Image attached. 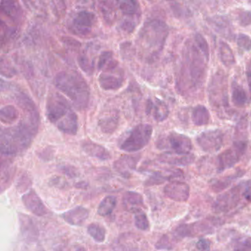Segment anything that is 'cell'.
<instances>
[{"mask_svg":"<svg viewBox=\"0 0 251 251\" xmlns=\"http://www.w3.org/2000/svg\"><path fill=\"white\" fill-rule=\"evenodd\" d=\"M118 4L119 8L124 15L136 16L140 12L139 2L136 1H121Z\"/></svg>","mask_w":251,"mask_h":251,"instance_id":"cell-36","label":"cell"},{"mask_svg":"<svg viewBox=\"0 0 251 251\" xmlns=\"http://www.w3.org/2000/svg\"><path fill=\"white\" fill-rule=\"evenodd\" d=\"M123 205L125 210L136 214L142 210V207L144 206L143 197L138 192L129 191L126 192L123 196Z\"/></svg>","mask_w":251,"mask_h":251,"instance_id":"cell-22","label":"cell"},{"mask_svg":"<svg viewBox=\"0 0 251 251\" xmlns=\"http://www.w3.org/2000/svg\"><path fill=\"white\" fill-rule=\"evenodd\" d=\"M50 184L52 185V186L60 188V189L65 188L66 186H68L67 182L61 177H52V178L50 180Z\"/></svg>","mask_w":251,"mask_h":251,"instance_id":"cell-45","label":"cell"},{"mask_svg":"<svg viewBox=\"0 0 251 251\" xmlns=\"http://www.w3.org/2000/svg\"><path fill=\"white\" fill-rule=\"evenodd\" d=\"M119 120H120V117H119L118 112L111 111L99 119L98 126L103 133L111 134L117 130Z\"/></svg>","mask_w":251,"mask_h":251,"instance_id":"cell-25","label":"cell"},{"mask_svg":"<svg viewBox=\"0 0 251 251\" xmlns=\"http://www.w3.org/2000/svg\"><path fill=\"white\" fill-rule=\"evenodd\" d=\"M135 226L139 230L147 231L150 229V223L145 211H139L135 214Z\"/></svg>","mask_w":251,"mask_h":251,"instance_id":"cell-38","label":"cell"},{"mask_svg":"<svg viewBox=\"0 0 251 251\" xmlns=\"http://www.w3.org/2000/svg\"><path fill=\"white\" fill-rule=\"evenodd\" d=\"M55 86L65 94L78 110L87 108L90 100L89 85L80 73L75 71H63L55 77Z\"/></svg>","mask_w":251,"mask_h":251,"instance_id":"cell-4","label":"cell"},{"mask_svg":"<svg viewBox=\"0 0 251 251\" xmlns=\"http://www.w3.org/2000/svg\"><path fill=\"white\" fill-rule=\"evenodd\" d=\"M210 120V114L203 105H198L192 112V121L197 126H206Z\"/></svg>","mask_w":251,"mask_h":251,"instance_id":"cell-28","label":"cell"},{"mask_svg":"<svg viewBox=\"0 0 251 251\" xmlns=\"http://www.w3.org/2000/svg\"><path fill=\"white\" fill-rule=\"evenodd\" d=\"M243 173H238L232 176H226L220 178L214 179L210 183V188L214 192H220L227 189L238 177H240Z\"/></svg>","mask_w":251,"mask_h":251,"instance_id":"cell-26","label":"cell"},{"mask_svg":"<svg viewBox=\"0 0 251 251\" xmlns=\"http://www.w3.org/2000/svg\"><path fill=\"white\" fill-rule=\"evenodd\" d=\"M239 24L242 26L250 25H251V11H242L239 13Z\"/></svg>","mask_w":251,"mask_h":251,"instance_id":"cell-43","label":"cell"},{"mask_svg":"<svg viewBox=\"0 0 251 251\" xmlns=\"http://www.w3.org/2000/svg\"><path fill=\"white\" fill-rule=\"evenodd\" d=\"M0 119L3 124H13L15 123L20 117L18 109L14 105H5L2 107L0 111Z\"/></svg>","mask_w":251,"mask_h":251,"instance_id":"cell-31","label":"cell"},{"mask_svg":"<svg viewBox=\"0 0 251 251\" xmlns=\"http://www.w3.org/2000/svg\"><path fill=\"white\" fill-rule=\"evenodd\" d=\"M151 125L139 124L132 129L128 136L120 145V149L127 152H135L143 149L149 143L152 134Z\"/></svg>","mask_w":251,"mask_h":251,"instance_id":"cell-7","label":"cell"},{"mask_svg":"<svg viewBox=\"0 0 251 251\" xmlns=\"http://www.w3.org/2000/svg\"><path fill=\"white\" fill-rule=\"evenodd\" d=\"M99 83L104 90H118L124 83V73L120 67L117 70L102 72L99 76Z\"/></svg>","mask_w":251,"mask_h":251,"instance_id":"cell-14","label":"cell"},{"mask_svg":"<svg viewBox=\"0 0 251 251\" xmlns=\"http://www.w3.org/2000/svg\"><path fill=\"white\" fill-rule=\"evenodd\" d=\"M117 198L112 195H108L105 197L99 204L98 208V213L102 217H106L110 215L114 211L116 205H117Z\"/></svg>","mask_w":251,"mask_h":251,"instance_id":"cell-32","label":"cell"},{"mask_svg":"<svg viewBox=\"0 0 251 251\" xmlns=\"http://www.w3.org/2000/svg\"><path fill=\"white\" fill-rule=\"evenodd\" d=\"M208 23L216 32L228 40H232L234 36L231 25L227 19L223 17H214L208 19Z\"/></svg>","mask_w":251,"mask_h":251,"instance_id":"cell-23","label":"cell"},{"mask_svg":"<svg viewBox=\"0 0 251 251\" xmlns=\"http://www.w3.org/2000/svg\"><path fill=\"white\" fill-rule=\"evenodd\" d=\"M14 170L11 164L8 163H2L1 167V192H3L5 189L9 187L11 183V180L14 177Z\"/></svg>","mask_w":251,"mask_h":251,"instance_id":"cell-33","label":"cell"},{"mask_svg":"<svg viewBox=\"0 0 251 251\" xmlns=\"http://www.w3.org/2000/svg\"><path fill=\"white\" fill-rule=\"evenodd\" d=\"M208 98L213 108L226 117L229 114L228 95H227V80L223 73H217L213 76L208 86Z\"/></svg>","mask_w":251,"mask_h":251,"instance_id":"cell-6","label":"cell"},{"mask_svg":"<svg viewBox=\"0 0 251 251\" xmlns=\"http://www.w3.org/2000/svg\"><path fill=\"white\" fill-rule=\"evenodd\" d=\"M68 251H87L84 247L80 245H75L69 249Z\"/></svg>","mask_w":251,"mask_h":251,"instance_id":"cell-48","label":"cell"},{"mask_svg":"<svg viewBox=\"0 0 251 251\" xmlns=\"http://www.w3.org/2000/svg\"><path fill=\"white\" fill-rule=\"evenodd\" d=\"M160 161L162 163L175 166H188L195 161V157L193 154L187 155H178L167 152L160 156Z\"/></svg>","mask_w":251,"mask_h":251,"instance_id":"cell-24","label":"cell"},{"mask_svg":"<svg viewBox=\"0 0 251 251\" xmlns=\"http://www.w3.org/2000/svg\"><path fill=\"white\" fill-rule=\"evenodd\" d=\"M39 120H28L18 126L2 129L1 131V152L2 155L21 153L30 146L36 136Z\"/></svg>","mask_w":251,"mask_h":251,"instance_id":"cell-2","label":"cell"},{"mask_svg":"<svg viewBox=\"0 0 251 251\" xmlns=\"http://www.w3.org/2000/svg\"><path fill=\"white\" fill-rule=\"evenodd\" d=\"M231 98L233 105L237 107H244L248 102V95L245 89L236 82H232Z\"/></svg>","mask_w":251,"mask_h":251,"instance_id":"cell-27","label":"cell"},{"mask_svg":"<svg viewBox=\"0 0 251 251\" xmlns=\"http://www.w3.org/2000/svg\"><path fill=\"white\" fill-rule=\"evenodd\" d=\"M1 11L2 14L14 21H19V19L21 18L23 14L21 8L16 2H2Z\"/></svg>","mask_w":251,"mask_h":251,"instance_id":"cell-29","label":"cell"},{"mask_svg":"<svg viewBox=\"0 0 251 251\" xmlns=\"http://www.w3.org/2000/svg\"><path fill=\"white\" fill-rule=\"evenodd\" d=\"M168 30L167 25L161 20H153L145 23L139 33V41L151 56H155L162 50Z\"/></svg>","mask_w":251,"mask_h":251,"instance_id":"cell-5","label":"cell"},{"mask_svg":"<svg viewBox=\"0 0 251 251\" xmlns=\"http://www.w3.org/2000/svg\"><path fill=\"white\" fill-rule=\"evenodd\" d=\"M243 195V183L234 186L227 192L217 197L214 203V208L218 212H227L239 205Z\"/></svg>","mask_w":251,"mask_h":251,"instance_id":"cell-10","label":"cell"},{"mask_svg":"<svg viewBox=\"0 0 251 251\" xmlns=\"http://www.w3.org/2000/svg\"><path fill=\"white\" fill-rule=\"evenodd\" d=\"M219 55H220V60L222 63L226 67H230L234 65L236 63L233 51L228 45L226 42H220V46H219Z\"/></svg>","mask_w":251,"mask_h":251,"instance_id":"cell-30","label":"cell"},{"mask_svg":"<svg viewBox=\"0 0 251 251\" xmlns=\"http://www.w3.org/2000/svg\"><path fill=\"white\" fill-rule=\"evenodd\" d=\"M82 149L89 156L98 158L102 161H107L111 158V154L108 150L102 145H98L91 140L83 141L81 144Z\"/></svg>","mask_w":251,"mask_h":251,"instance_id":"cell-21","label":"cell"},{"mask_svg":"<svg viewBox=\"0 0 251 251\" xmlns=\"http://www.w3.org/2000/svg\"><path fill=\"white\" fill-rule=\"evenodd\" d=\"M170 176H171V170H167L165 172H155L152 173L149 178L147 179L146 181L145 182V185L146 186H152L162 184L167 180L170 181Z\"/></svg>","mask_w":251,"mask_h":251,"instance_id":"cell-34","label":"cell"},{"mask_svg":"<svg viewBox=\"0 0 251 251\" xmlns=\"http://www.w3.org/2000/svg\"><path fill=\"white\" fill-rule=\"evenodd\" d=\"M20 232L23 239L27 243H34L39 238V230L31 217L27 214L19 213Z\"/></svg>","mask_w":251,"mask_h":251,"instance_id":"cell-16","label":"cell"},{"mask_svg":"<svg viewBox=\"0 0 251 251\" xmlns=\"http://www.w3.org/2000/svg\"><path fill=\"white\" fill-rule=\"evenodd\" d=\"M75 186L77 188H80V189H85L87 187L88 183L86 182H80V183H76Z\"/></svg>","mask_w":251,"mask_h":251,"instance_id":"cell-50","label":"cell"},{"mask_svg":"<svg viewBox=\"0 0 251 251\" xmlns=\"http://www.w3.org/2000/svg\"><path fill=\"white\" fill-rule=\"evenodd\" d=\"M211 242L205 239H201L196 243V248L200 251H207L210 249Z\"/></svg>","mask_w":251,"mask_h":251,"instance_id":"cell-46","label":"cell"},{"mask_svg":"<svg viewBox=\"0 0 251 251\" xmlns=\"http://www.w3.org/2000/svg\"><path fill=\"white\" fill-rule=\"evenodd\" d=\"M244 198L251 201V180L243 183Z\"/></svg>","mask_w":251,"mask_h":251,"instance_id":"cell-47","label":"cell"},{"mask_svg":"<svg viewBox=\"0 0 251 251\" xmlns=\"http://www.w3.org/2000/svg\"><path fill=\"white\" fill-rule=\"evenodd\" d=\"M157 148L178 155H187L191 153L192 144L188 136L173 132L158 139Z\"/></svg>","mask_w":251,"mask_h":251,"instance_id":"cell-8","label":"cell"},{"mask_svg":"<svg viewBox=\"0 0 251 251\" xmlns=\"http://www.w3.org/2000/svg\"><path fill=\"white\" fill-rule=\"evenodd\" d=\"M224 133L220 130H207L197 137V143L206 152L214 153L221 149L224 144Z\"/></svg>","mask_w":251,"mask_h":251,"instance_id":"cell-11","label":"cell"},{"mask_svg":"<svg viewBox=\"0 0 251 251\" xmlns=\"http://www.w3.org/2000/svg\"><path fill=\"white\" fill-rule=\"evenodd\" d=\"M247 150V142L237 141L228 149L223 151L217 158V172L221 173L227 169L231 168L240 161Z\"/></svg>","mask_w":251,"mask_h":251,"instance_id":"cell-9","label":"cell"},{"mask_svg":"<svg viewBox=\"0 0 251 251\" xmlns=\"http://www.w3.org/2000/svg\"><path fill=\"white\" fill-rule=\"evenodd\" d=\"M89 211L83 206H77L62 214V218L68 224L73 226H81L87 220Z\"/></svg>","mask_w":251,"mask_h":251,"instance_id":"cell-19","label":"cell"},{"mask_svg":"<svg viewBox=\"0 0 251 251\" xmlns=\"http://www.w3.org/2000/svg\"><path fill=\"white\" fill-rule=\"evenodd\" d=\"M247 80L249 86L250 92L251 93V69H248L246 72Z\"/></svg>","mask_w":251,"mask_h":251,"instance_id":"cell-49","label":"cell"},{"mask_svg":"<svg viewBox=\"0 0 251 251\" xmlns=\"http://www.w3.org/2000/svg\"><path fill=\"white\" fill-rule=\"evenodd\" d=\"M209 50L200 48L195 40L188 41L183 48V64L180 71L179 87L196 90L202 86L206 75Z\"/></svg>","mask_w":251,"mask_h":251,"instance_id":"cell-1","label":"cell"},{"mask_svg":"<svg viewBox=\"0 0 251 251\" xmlns=\"http://www.w3.org/2000/svg\"><path fill=\"white\" fill-rule=\"evenodd\" d=\"M147 114H152L157 122H162L168 117L170 111L165 102L158 99L155 101L148 100L147 102Z\"/></svg>","mask_w":251,"mask_h":251,"instance_id":"cell-20","label":"cell"},{"mask_svg":"<svg viewBox=\"0 0 251 251\" xmlns=\"http://www.w3.org/2000/svg\"><path fill=\"white\" fill-rule=\"evenodd\" d=\"M177 239L173 235L170 236L168 234H164L161 236L158 242L155 244V248L157 250H165V251H171L174 248L175 244L177 242Z\"/></svg>","mask_w":251,"mask_h":251,"instance_id":"cell-37","label":"cell"},{"mask_svg":"<svg viewBox=\"0 0 251 251\" xmlns=\"http://www.w3.org/2000/svg\"><path fill=\"white\" fill-rule=\"evenodd\" d=\"M139 161V155H123L114 162V168L120 176L129 178L136 170Z\"/></svg>","mask_w":251,"mask_h":251,"instance_id":"cell-18","label":"cell"},{"mask_svg":"<svg viewBox=\"0 0 251 251\" xmlns=\"http://www.w3.org/2000/svg\"><path fill=\"white\" fill-rule=\"evenodd\" d=\"M78 64L80 68L88 75H91L93 73L94 66L93 63L91 62L90 59L87 55H80L78 57Z\"/></svg>","mask_w":251,"mask_h":251,"instance_id":"cell-42","label":"cell"},{"mask_svg":"<svg viewBox=\"0 0 251 251\" xmlns=\"http://www.w3.org/2000/svg\"><path fill=\"white\" fill-rule=\"evenodd\" d=\"M145 247L143 239L133 233H125L119 236L112 245L114 251H142Z\"/></svg>","mask_w":251,"mask_h":251,"instance_id":"cell-13","label":"cell"},{"mask_svg":"<svg viewBox=\"0 0 251 251\" xmlns=\"http://www.w3.org/2000/svg\"><path fill=\"white\" fill-rule=\"evenodd\" d=\"M47 117L63 133L75 135L78 130V119L68 101L58 93L51 94L47 101Z\"/></svg>","mask_w":251,"mask_h":251,"instance_id":"cell-3","label":"cell"},{"mask_svg":"<svg viewBox=\"0 0 251 251\" xmlns=\"http://www.w3.org/2000/svg\"><path fill=\"white\" fill-rule=\"evenodd\" d=\"M236 44L239 49L243 51L251 50V37L246 34L240 33L238 35L237 39H236Z\"/></svg>","mask_w":251,"mask_h":251,"instance_id":"cell-41","label":"cell"},{"mask_svg":"<svg viewBox=\"0 0 251 251\" xmlns=\"http://www.w3.org/2000/svg\"><path fill=\"white\" fill-rule=\"evenodd\" d=\"M87 231L95 242L101 243L105 241L106 231L103 226L101 225L92 223L88 226Z\"/></svg>","mask_w":251,"mask_h":251,"instance_id":"cell-35","label":"cell"},{"mask_svg":"<svg viewBox=\"0 0 251 251\" xmlns=\"http://www.w3.org/2000/svg\"><path fill=\"white\" fill-rule=\"evenodd\" d=\"M60 170H61V173H64L68 177H72V178L79 176V172L77 171L75 167H73V166H63V167H60Z\"/></svg>","mask_w":251,"mask_h":251,"instance_id":"cell-44","label":"cell"},{"mask_svg":"<svg viewBox=\"0 0 251 251\" xmlns=\"http://www.w3.org/2000/svg\"><path fill=\"white\" fill-rule=\"evenodd\" d=\"M32 185V180L30 178V176L27 173H23L20 177H19L18 180L17 182V190L20 192H25L26 191L29 190L30 186Z\"/></svg>","mask_w":251,"mask_h":251,"instance_id":"cell-39","label":"cell"},{"mask_svg":"<svg viewBox=\"0 0 251 251\" xmlns=\"http://www.w3.org/2000/svg\"><path fill=\"white\" fill-rule=\"evenodd\" d=\"M233 251H251V238H239L233 245Z\"/></svg>","mask_w":251,"mask_h":251,"instance_id":"cell-40","label":"cell"},{"mask_svg":"<svg viewBox=\"0 0 251 251\" xmlns=\"http://www.w3.org/2000/svg\"><path fill=\"white\" fill-rule=\"evenodd\" d=\"M22 199L26 208L35 215L42 217L48 212L43 201L33 189H30L27 193L25 194Z\"/></svg>","mask_w":251,"mask_h":251,"instance_id":"cell-17","label":"cell"},{"mask_svg":"<svg viewBox=\"0 0 251 251\" xmlns=\"http://www.w3.org/2000/svg\"><path fill=\"white\" fill-rule=\"evenodd\" d=\"M164 193L167 198L176 202H186L189 198L190 188L181 180L172 181L164 186Z\"/></svg>","mask_w":251,"mask_h":251,"instance_id":"cell-15","label":"cell"},{"mask_svg":"<svg viewBox=\"0 0 251 251\" xmlns=\"http://www.w3.org/2000/svg\"><path fill=\"white\" fill-rule=\"evenodd\" d=\"M95 20L93 13L88 11H80L72 20L70 30L77 36H88L95 25Z\"/></svg>","mask_w":251,"mask_h":251,"instance_id":"cell-12","label":"cell"}]
</instances>
